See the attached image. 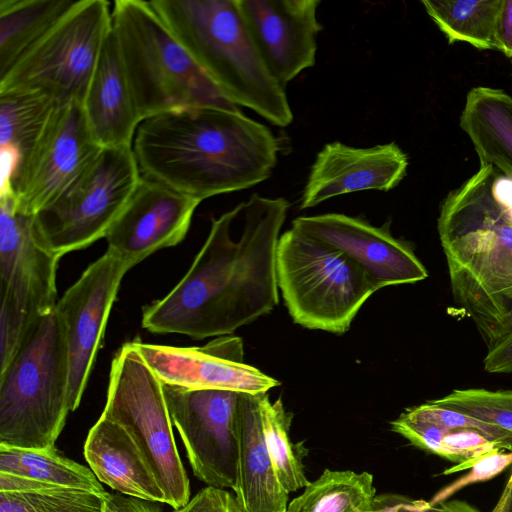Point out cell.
Instances as JSON below:
<instances>
[{"instance_id": "5bb4252c", "label": "cell", "mask_w": 512, "mask_h": 512, "mask_svg": "<svg viewBox=\"0 0 512 512\" xmlns=\"http://www.w3.org/2000/svg\"><path fill=\"white\" fill-rule=\"evenodd\" d=\"M131 268L107 248L57 301L55 309L65 329L69 354L71 412L80 405L121 281Z\"/></svg>"}, {"instance_id": "7402d4cb", "label": "cell", "mask_w": 512, "mask_h": 512, "mask_svg": "<svg viewBox=\"0 0 512 512\" xmlns=\"http://www.w3.org/2000/svg\"><path fill=\"white\" fill-rule=\"evenodd\" d=\"M261 395H240L237 409V474L233 490L244 512H286L289 492L277 476L266 445Z\"/></svg>"}, {"instance_id": "d6a6232c", "label": "cell", "mask_w": 512, "mask_h": 512, "mask_svg": "<svg viewBox=\"0 0 512 512\" xmlns=\"http://www.w3.org/2000/svg\"><path fill=\"white\" fill-rule=\"evenodd\" d=\"M511 465L512 451L505 452V450L500 448H494L465 465L462 471L470 469L469 472L437 491L429 503L432 506H436L445 502L463 488L489 481Z\"/></svg>"}, {"instance_id": "d6986e66", "label": "cell", "mask_w": 512, "mask_h": 512, "mask_svg": "<svg viewBox=\"0 0 512 512\" xmlns=\"http://www.w3.org/2000/svg\"><path fill=\"white\" fill-rule=\"evenodd\" d=\"M408 164L407 154L395 142L369 148L327 143L311 166L300 208L353 192L392 190L406 176Z\"/></svg>"}, {"instance_id": "d590c367", "label": "cell", "mask_w": 512, "mask_h": 512, "mask_svg": "<svg viewBox=\"0 0 512 512\" xmlns=\"http://www.w3.org/2000/svg\"><path fill=\"white\" fill-rule=\"evenodd\" d=\"M483 364L488 373H512V330L487 349Z\"/></svg>"}, {"instance_id": "f1b7e54d", "label": "cell", "mask_w": 512, "mask_h": 512, "mask_svg": "<svg viewBox=\"0 0 512 512\" xmlns=\"http://www.w3.org/2000/svg\"><path fill=\"white\" fill-rule=\"evenodd\" d=\"M261 413L266 445L281 484L288 492L305 488L310 482L303 465L308 450L303 442L291 441L292 414L280 398L272 402L268 392L261 395Z\"/></svg>"}, {"instance_id": "277c9868", "label": "cell", "mask_w": 512, "mask_h": 512, "mask_svg": "<svg viewBox=\"0 0 512 512\" xmlns=\"http://www.w3.org/2000/svg\"><path fill=\"white\" fill-rule=\"evenodd\" d=\"M152 8L198 67L236 106L271 124L293 122L285 86L271 73L238 0H152Z\"/></svg>"}, {"instance_id": "30bf717a", "label": "cell", "mask_w": 512, "mask_h": 512, "mask_svg": "<svg viewBox=\"0 0 512 512\" xmlns=\"http://www.w3.org/2000/svg\"><path fill=\"white\" fill-rule=\"evenodd\" d=\"M60 257L38 239L33 216L10 192L0 195V364L16 355L36 321L57 304Z\"/></svg>"}, {"instance_id": "ffe728a7", "label": "cell", "mask_w": 512, "mask_h": 512, "mask_svg": "<svg viewBox=\"0 0 512 512\" xmlns=\"http://www.w3.org/2000/svg\"><path fill=\"white\" fill-rule=\"evenodd\" d=\"M390 424L411 445L456 463L443 475L462 471L494 448L512 451V433L431 400L406 409Z\"/></svg>"}, {"instance_id": "ac0fdd59", "label": "cell", "mask_w": 512, "mask_h": 512, "mask_svg": "<svg viewBox=\"0 0 512 512\" xmlns=\"http://www.w3.org/2000/svg\"><path fill=\"white\" fill-rule=\"evenodd\" d=\"M269 70L283 85L315 65L319 0H238Z\"/></svg>"}, {"instance_id": "836d02e7", "label": "cell", "mask_w": 512, "mask_h": 512, "mask_svg": "<svg viewBox=\"0 0 512 512\" xmlns=\"http://www.w3.org/2000/svg\"><path fill=\"white\" fill-rule=\"evenodd\" d=\"M373 512H480L478 509L461 500H447L436 506L428 501L410 497L384 493L376 495Z\"/></svg>"}, {"instance_id": "4316f807", "label": "cell", "mask_w": 512, "mask_h": 512, "mask_svg": "<svg viewBox=\"0 0 512 512\" xmlns=\"http://www.w3.org/2000/svg\"><path fill=\"white\" fill-rule=\"evenodd\" d=\"M292 499L286 512H373L376 489L367 471L325 469Z\"/></svg>"}, {"instance_id": "4dcf8cb0", "label": "cell", "mask_w": 512, "mask_h": 512, "mask_svg": "<svg viewBox=\"0 0 512 512\" xmlns=\"http://www.w3.org/2000/svg\"><path fill=\"white\" fill-rule=\"evenodd\" d=\"M104 496L69 488L0 491V512H104Z\"/></svg>"}, {"instance_id": "6da1fadb", "label": "cell", "mask_w": 512, "mask_h": 512, "mask_svg": "<svg viewBox=\"0 0 512 512\" xmlns=\"http://www.w3.org/2000/svg\"><path fill=\"white\" fill-rule=\"evenodd\" d=\"M290 203L253 194L218 218L193 263L163 298L142 310V327L195 339L231 335L279 301L277 248Z\"/></svg>"}, {"instance_id": "9a60e30c", "label": "cell", "mask_w": 512, "mask_h": 512, "mask_svg": "<svg viewBox=\"0 0 512 512\" xmlns=\"http://www.w3.org/2000/svg\"><path fill=\"white\" fill-rule=\"evenodd\" d=\"M131 342L163 384L251 394L280 385L244 362V345L238 336H219L190 347L144 343L139 338Z\"/></svg>"}, {"instance_id": "603a6c76", "label": "cell", "mask_w": 512, "mask_h": 512, "mask_svg": "<svg viewBox=\"0 0 512 512\" xmlns=\"http://www.w3.org/2000/svg\"><path fill=\"white\" fill-rule=\"evenodd\" d=\"M84 456L97 479L117 493L165 503L164 493L131 436L101 415L90 429Z\"/></svg>"}, {"instance_id": "2e32d148", "label": "cell", "mask_w": 512, "mask_h": 512, "mask_svg": "<svg viewBox=\"0 0 512 512\" xmlns=\"http://www.w3.org/2000/svg\"><path fill=\"white\" fill-rule=\"evenodd\" d=\"M292 228L338 249L357 264L379 290L428 277L410 243L396 238L390 221L374 226L362 217L340 213L301 216Z\"/></svg>"}, {"instance_id": "ba28073f", "label": "cell", "mask_w": 512, "mask_h": 512, "mask_svg": "<svg viewBox=\"0 0 512 512\" xmlns=\"http://www.w3.org/2000/svg\"><path fill=\"white\" fill-rule=\"evenodd\" d=\"M111 9L106 0H78L0 77V93H35L58 106L82 105L111 30Z\"/></svg>"}, {"instance_id": "8d00e7d4", "label": "cell", "mask_w": 512, "mask_h": 512, "mask_svg": "<svg viewBox=\"0 0 512 512\" xmlns=\"http://www.w3.org/2000/svg\"><path fill=\"white\" fill-rule=\"evenodd\" d=\"M104 510L105 512H162L155 502L109 492L104 496Z\"/></svg>"}, {"instance_id": "60d3db41", "label": "cell", "mask_w": 512, "mask_h": 512, "mask_svg": "<svg viewBox=\"0 0 512 512\" xmlns=\"http://www.w3.org/2000/svg\"><path fill=\"white\" fill-rule=\"evenodd\" d=\"M104 512H105V510H104Z\"/></svg>"}, {"instance_id": "83f0119b", "label": "cell", "mask_w": 512, "mask_h": 512, "mask_svg": "<svg viewBox=\"0 0 512 512\" xmlns=\"http://www.w3.org/2000/svg\"><path fill=\"white\" fill-rule=\"evenodd\" d=\"M503 0H422L448 42H465L478 50L496 49L497 19Z\"/></svg>"}, {"instance_id": "52a82bcc", "label": "cell", "mask_w": 512, "mask_h": 512, "mask_svg": "<svg viewBox=\"0 0 512 512\" xmlns=\"http://www.w3.org/2000/svg\"><path fill=\"white\" fill-rule=\"evenodd\" d=\"M277 280L295 324L337 335L377 291L344 253L292 227L279 238Z\"/></svg>"}, {"instance_id": "d4e9b609", "label": "cell", "mask_w": 512, "mask_h": 512, "mask_svg": "<svg viewBox=\"0 0 512 512\" xmlns=\"http://www.w3.org/2000/svg\"><path fill=\"white\" fill-rule=\"evenodd\" d=\"M78 0H0V77Z\"/></svg>"}, {"instance_id": "9c48e42d", "label": "cell", "mask_w": 512, "mask_h": 512, "mask_svg": "<svg viewBox=\"0 0 512 512\" xmlns=\"http://www.w3.org/2000/svg\"><path fill=\"white\" fill-rule=\"evenodd\" d=\"M103 416L131 436L151 468L165 504L177 509L190 500V483L180 459L163 383L132 342L116 352L110 368Z\"/></svg>"}, {"instance_id": "44dd1931", "label": "cell", "mask_w": 512, "mask_h": 512, "mask_svg": "<svg viewBox=\"0 0 512 512\" xmlns=\"http://www.w3.org/2000/svg\"><path fill=\"white\" fill-rule=\"evenodd\" d=\"M82 108L90 132L100 147L132 146L142 119L112 27L103 44Z\"/></svg>"}, {"instance_id": "3957f363", "label": "cell", "mask_w": 512, "mask_h": 512, "mask_svg": "<svg viewBox=\"0 0 512 512\" xmlns=\"http://www.w3.org/2000/svg\"><path fill=\"white\" fill-rule=\"evenodd\" d=\"M502 178L480 165L445 197L437 220L454 302L487 349L512 330V204L498 192Z\"/></svg>"}, {"instance_id": "8992f818", "label": "cell", "mask_w": 512, "mask_h": 512, "mask_svg": "<svg viewBox=\"0 0 512 512\" xmlns=\"http://www.w3.org/2000/svg\"><path fill=\"white\" fill-rule=\"evenodd\" d=\"M69 354L54 309L39 318L0 371V445L55 449L68 414Z\"/></svg>"}, {"instance_id": "f35d334b", "label": "cell", "mask_w": 512, "mask_h": 512, "mask_svg": "<svg viewBox=\"0 0 512 512\" xmlns=\"http://www.w3.org/2000/svg\"><path fill=\"white\" fill-rule=\"evenodd\" d=\"M491 512H512V469L500 498Z\"/></svg>"}, {"instance_id": "cb8c5ba5", "label": "cell", "mask_w": 512, "mask_h": 512, "mask_svg": "<svg viewBox=\"0 0 512 512\" xmlns=\"http://www.w3.org/2000/svg\"><path fill=\"white\" fill-rule=\"evenodd\" d=\"M460 127L480 165H491L512 180V96L498 88L473 87L466 95Z\"/></svg>"}, {"instance_id": "7c38bea8", "label": "cell", "mask_w": 512, "mask_h": 512, "mask_svg": "<svg viewBox=\"0 0 512 512\" xmlns=\"http://www.w3.org/2000/svg\"><path fill=\"white\" fill-rule=\"evenodd\" d=\"M101 148L90 132L81 104L56 106L18 158L1 192H10L18 210L34 216L69 186Z\"/></svg>"}, {"instance_id": "1f68e13d", "label": "cell", "mask_w": 512, "mask_h": 512, "mask_svg": "<svg viewBox=\"0 0 512 512\" xmlns=\"http://www.w3.org/2000/svg\"><path fill=\"white\" fill-rule=\"evenodd\" d=\"M431 401L512 433V390L455 389Z\"/></svg>"}, {"instance_id": "484cf974", "label": "cell", "mask_w": 512, "mask_h": 512, "mask_svg": "<svg viewBox=\"0 0 512 512\" xmlns=\"http://www.w3.org/2000/svg\"><path fill=\"white\" fill-rule=\"evenodd\" d=\"M0 473L52 488L83 490L102 496L107 493L90 468L59 454L56 448L34 450L0 445Z\"/></svg>"}, {"instance_id": "74e56055", "label": "cell", "mask_w": 512, "mask_h": 512, "mask_svg": "<svg viewBox=\"0 0 512 512\" xmlns=\"http://www.w3.org/2000/svg\"><path fill=\"white\" fill-rule=\"evenodd\" d=\"M496 49L512 59V0H503L496 26Z\"/></svg>"}, {"instance_id": "e575fe53", "label": "cell", "mask_w": 512, "mask_h": 512, "mask_svg": "<svg viewBox=\"0 0 512 512\" xmlns=\"http://www.w3.org/2000/svg\"><path fill=\"white\" fill-rule=\"evenodd\" d=\"M173 512H244L236 496L226 489L206 486Z\"/></svg>"}, {"instance_id": "4fadbf2b", "label": "cell", "mask_w": 512, "mask_h": 512, "mask_svg": "<svg viewBox=\"0 0 512 512\" xmlns=\"http://www.w3.org/2000/svg\"><path fill=\"white\" fill-rule=\"evenodd\" d=\"M163 390L194 475L207 486L234 489L241 392L168 384H163Z\"/></svg>"}, {"instance_id": "ab89813d", "label": "cell", "mask_w": 512, "mask_h": 512, "mask_svg": "<svg viewBox=\"0 0 512 512\" xmlns=\"http://www.w3.org/2000/svg\"><path fill=\"white\" fill-rule=\"evenodd\" d=\"M511 64H512V59H511Z\"/></svg>"}, {"instance_id": "7a4b0ae2", "label": "cell", "mask_w": 512, "mask_h": 512, "mask_svg": "<svg viewBox=\"0 0 512 512\" xmlns=\"http://www.w3.org/2000/svg\"><path fill=\"white\" fill-rule=\"evenodd\" d=\"M132 150L142 177L202 201L268 179L280 143L240 110L199 107L143 120Z\"/></svg>"}, {"instance_id": "e0dca14e", "label": "cell", "mask_w": 512, "mask_h": 512, "mask_svg": "<svg viewBox=\"0 0 512 512\" xmlns=\"http://www.w3.org/2000/svg\"><path fill=\"white\" fill-rule=\"evenodd\" d=\"M200 200L140 177L105 238L132 267L186 236Z\"/></svg>"}, {"instance_id": "5b68a950", "label": "cell", "mask_w": 512, "mask_h": 512, "mask_svg": "<svg viewBox=\"0 0 512 512\" xmlns=\"http://www.w3.org/2000/svg\"><path fill=\"white\" fill-rule=\"evenodd\" d=\"M111 21L142 121L187 108L240 110L198 67L149 1H114Z\"/></svg>"}, {"instance_id": "8fae6325", "label": "cell", "mask_w": 512, "mask_h": 512, "mask_svg": "<svg viewBox=\"0 0 512 512\" xmlns=\"http://www.w3.org/2000/svg\"><path fill=\"white\" fill-rule=\"evenodd\" d=\"M140 177L132 146L101 148L69 186L33 216L38 239L61 258L105 238Z\"/></svg>"}, {"instance_id": "f546056e", "label": "cell", "mask_w": 512, "mask_h": 512, "mask_svg": "<svg viewBox=\"0 0 512 512\" xmlns=\"http://www.w3.org/2000/svg\"><path fill=\"white\" fill-rule=\"evenodd\" d=\"M56 106L50 99L35 93H0L1 153L13 157L16 164Z\"/></svg>"}]
</instances>
